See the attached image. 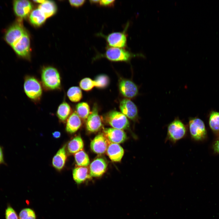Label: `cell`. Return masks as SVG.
I'll return each instance as SVG.
<instances>
[{
	"label": "cell",
	"mask_w": 219,
	"mask_h": 219,
	"mask_svg": "<svg viewBox=\"0 0 219 219\" xmlns=\"http://www.w3.org/2000/svg\"><path fill=\"white\" fill-rule=\"evenodd\" d=\"M42 85L47 90H55L60 89L61 77L57 69L52 66L43 67L41 72Z\"/></svg>",
	"instance_id": "cell-1"
},
{
	"label": "cell",
	"mask_w": 219,
	"mask_h": 219,
	"mask_svg": "<svg viewBox=\"0 0 219 219\" xmlns=\"http://www.w3.org/2000/svg\"><path fill=\"white\" fill-rule=\"evenodd\" d=\"M79 85L82 90L88 91L91 90L95 87L94 81L89 78H85L80 82Z\"/></svg>",
	"instance_id": "cell-30"
},
{
	"label": "cell",
	"mask_w": 219,
	"mask_h": 219,
	"mask_svg": "<svg viewBox=\"0 0 219 219\" xmlns=\"http://www.w3.org/2000/svg\"><path fill=\"white\" fill-rule=\"evenodd\" d=\"M66 120V130L69 133L76 132L82 124L81 119L75 112L72 113Z\"/></svg>",
	"instance_id": "cell-18"
},
{
	"label": "cell",
	"mask_w": 219,
	"mask_h": 219,
	"mask_svg": "<svg viewBox=\"0 0 219 219\" xmlns=\"http://www.w3.org/2000/svg\"><path fill=\"white\" fill-rule=\"evenodd\" d=\"M84 144L81 137L77 136L74 137L68 142L67 150L70 154H75L83 150Z\"/></svg>",
	"instance_id": "cell-21"
},
{
	"label": "cell",
	"mask_w": 219,
	"mask_h": 219,
	"mask_svg": "<svg viewBox=\"0 0 219 219\" xmlns=\"http://www.w3.org/2000/svg\"><path fill=\"white\" fill-rule=\"evenodd\" d=\"M5 163L3 148L0 145V165Z\"/></svg>",
	"instance_id": "cell-35"
},
{
	"label": "cell",
	"mask_w": 219,
	"mask_h": 219,
	"mask_svg": "<svg viewBox=\"0 0 219 219\" xmlns=\"http://www.w3.org/2000/svg\"><path fill=\"white\" fill-rule=\"evenodd\" d=\"M53 137L55 138H59L61 136V133L59 131H55L52 133Z\"/></svg>",
	"instance_id": "cell-37"
},
{
	"label": "cell",
	"mask_w": 219,
	"mask_h": 219,
	"mask_svg": "<svg viewBox=\"0 0 219 219\" xmlns=\"http://www.w3.org/2000/svg\"><path fill=\"white\" fill-rule=\"evenodd\" d=\"M100 0H90V2L92 4H98Z\"/></svg>",
	"instance_id": "cell-38"
},
{
	"label": "cell",
	"mask_w": 219,
	"mask_h": 219,
	"mask_svg": "<svg viewBox=\"0 0 219 219\" xmlns=\"http://www.w3.org/2000/svg\"><path fill=\"white\" fill-rule=\"evenodd\" d=\"M213 149L215 152L219 154V138L215 142L213 145Z\"/></svg>",
	"instance_id": "cell-36"
},
{
	"label": "cell",
	"mask_w": 219,
	"mask_h": 219,
	"mask_svg": "<svg viewBox=\"0 0 219 219\" xmlns=\"http://www.w3.org/2000/svg\"><path fill=\"white\" fill-rule=\"evenodd\" d=\"M38 9L43 12L47 18L54 14L57 11L55 3L51 1L46 0L39 5Z\"/></svg>",
	"instance_id": "cell-23"
},
{
	"label": "cell",
	"mask_w": 219,
	"mask_h": 219,
	"mask_svg": "<svg viewBox=\"0 0 219 219\" xmlns=\"http://www.w3.org/2000/svg\"><path fill=\"white\" fill-rule=\"evenodd\" d=\"M119 89L121 94L128 98L135 97L138 93L137 85L132 81L128 79H122L120 81Z\"/></svg>",
	"instance_id": "cell-12"
},
{
	"label": "cell",
	"mask_w": 219,
	"mask_h": 219,
	"mask_svg": "<svg viewBox=\"0 0 219 219\" xmlns=\"http://www.w3.org/2000/svg\"><path fill=\"white\" fill-rule=\"evenodd\" d=\"M66 147V145H64L58 150L53 158L52 165L57 170H61L64 166L67 159Z\"/></svg>",
	"instance_id": "cell-19"
},
{
	"label": "cell",
	"mask_w": 219,
	"mask_h": 219,
	"mask_svg": "<svg viewBox=\"0 0 219 219\" xmlns=\"http://www.w3.org/2000/svg\"><path fill=\"white\" fill-rule=\"evenodd\" d=\"M105 136L110 142L120 144L124 142L127 139L125 132L122 130L113 128H105L103 130Z\"/></svg>",
	"instance_id": "cell-14"
},
{
	"label": "cell",
	"mask_w": 219,
	"mask_h": 219,
	"mask_svg": "<svg viewBox=\"0 0 219 219\" xmlns=\"http://www.w3.org/2000/svg\"><path fill=\"white\" fill-rule=\"evenodd\" d=\"M120 108L121 113L130 120H135L138 118L137 107L131 100L127 99H123L120 102Z\"/></svg>",
	"instance_id": "cell-13"
},
{
	"label": "cell",
	"mask_w": 219,
	"mask_h": 219,
	"mask_svg": "<svg viewBox=\"0 0 219 219\" xmlns=\"http://www.w3.org/2000/svg\"><path fill=\"white\" fill-rule=\"evenodd\" d=\"M127 24L122 32H114L105 35L100 33L101 36L106 39L108 45L110 47L124 48L126 47L127 42V30L128 27Z\"/></svg>",
	"instance_id": "cell-6"
},
{
	"label": "cell",
	"mask_w": 219,
	"mask_h": 219,
	"mask_svg": "<svg viewBox=\"0 0 219 219\" xmlns=\"http://www.w3.org/2000/svg\"><path fill=\"white\" fill-rule=\"evenodd\" d=\"M67 94L70 100L74 103L79 102L82 97L81 89L77 86L70 88L67 91Z\"/></svg>",
	"instance_id": "cell-26"
},
{
	"label": "cell",
	"mask_w": 219,
	"mask_h": 219,
	"mask_svg": "<svg viewBox=\"0 0 219 219\" xmlns=\"http://www.w3.org/2000/svg\"><path fill=\"white\" fill-rule=\"evenodd\" d=\"M188 127L190 135L192 139L199 141L206 137L207 131L205 124L200 118L197 117L190 118Z\"/></svg>",
	"instance_id": "cell-5"
},
{
	"label": "cell",
	"mask_w": 219,
	"mask_h": 219,
	"mask_svg": "<svg viewBox=\"0 0 219 219\" xmlns=\"http://www.w3.org/2000/svg\"><path fill=\"white\" fill-rule=\"evenodd\" d=\"M72 175L74 180L77 184L81 183L91 177L87 167H75L73 170Z\"/></svg>",
	"instance_id": "cell-20"
},
{
	"label": "cell",
	"mask_w": 219,
	"mask_h": 219,
	"mask_svg": "<svg viewBox=\"0 0 219 219\" xmlns=\"http://www.w3.org/2000/svg\"><path fill=\"white\" fill-rule=\"evenodd\" d=\"M187 131L186 125L179 119L176 118L168 125L165 141L175 144L184 138Z\"/></svg>",
	"instance_id": "cell-2"
},
{
	"label": "cell",
	"mask_w": 219,
	"mask_h": 219,
	"mask_svg": "<svg viewBox=\"0 0 219 219\" xmlns=\"http://www.w3.org/2000/svg\"><path fill=\"white\" fill-rule=\"evenodd\" d=\"M76 110L78 116L83 120L87 119L91 113L89 104L84 102L78 103L76 106Z\"/></svg>",
	"instance_id": "cell-25"
},
{
	"label": "cell",
	"mask_w": 219,
	"mask_h": 219,
	"mask_svg": "<svg viewBox=\"0 0 219 219\" xmlns=\"http://www.w3.org/2000/svg\"><path fill=\"white\" fill-rule=\"evenodd\" d=\"M46 0H33V2H35L40 3V4L44 2Z\"/></svg>",
	"instance_id": "cell-39"
},
{
	"label": "cell",
	"mask_w": 219,
	"mask_h": 219,
	"mask_svg": "<svg viewBox=\"0 0 219 219\" xmlns=\"http://www.w3.org/2000/svg\"><path fill=\"white\" fill-rule=\"evenodd\" d=\"M23 87L25 94L30 99L35 101L40 99L42 89L40 82L36 78L26 76L24 78Z\"/></svg>",
	"instance_id": "cell-3"
},
{
	"label": "cell",
	"mask_w": 219,
	"mask_h": 219,
	"mask_svg": "<svg viewBox=\"0 0 219 219\" xmlns=\"http://www.w3.org/2000/svg\"><path fill=\"white\" fill-rule=\"evenodd\" d=\"M72 109L69 104L64 101L58 106L56 115L61 121L64 122L72 113Z\"/></svg>",
	"instance_id": "cell-22"
},
{
	"label": "cell",
	"mask_w": 219,
	"mask_h": 219,
	"mask_svg": "<svg viewBox=\"0 0 219 219\" xmlns=\"http://www.w3.org/2000/svg\"><path fill=\"white\" fill-rule=\"evenodd\" d=\"M109 143L106 151L107 155L112 161H120L124 155L123 149L119 144Z\"/></svg>",
	"instance_id": "cell-17"
},
{
	"label": "cell",
	"mask_w": 219,
	"mask_h": 219,
	"mask_svg": "<svg viewBox=\"0 0 219 219\" xmlns=\"http://www.w3.org/2000/svg\"><path fill=\"white\" fill-rule=\"evenodd\" d=\"M209 125L211 129L215 132H219V112L212 111L210 114Z\"/></svg>",
	"instance_id": "cell-28"
},
{
	"label": "cell",
	"mask_w": 219,
	"mask_h": 219,
	"mask_svg": "<svg viewBox=\"0 0 219 219\" xmlns=\"http://www.w3.org/2000/svg\"><path fill=\"white\" fill-rule=\"evenodd\" d=\"M69 2L71 5L75 7H80L84 4L85 2L84 0H69Z\"/></svg>",
	"instance_id": "cell-34"
},
{
	"label": "cell",
	"mask_w": 219,
	"mask_h": 219,
	"mask_svg": "<svg viewBox=\"0 0 219 219\" xmlns=\"http://www.w3.org/2000/svg\"><path fill=\"white\" fill-rule=\"evenodd\" d=\"M101 119L98 113L97 106L95 104L92 111L87 118L86 122L87 130L91 132L99 130L102 128L103 125Z\"/></svg>",
	"instance_id": "cell-11"
},
{
	"label": "cell",
	"mask_w": 219,
	"mask_h": 219,
	"mask_svg": "<svg viewBox=\"0 0 219 219\" xmlns=\"http://www.w3.org/2000/svg\"><path fill=\"white\" fill-rule=\"evenodd\" d=\"M13 8L15 15L21 20L26 17L32 10L31 2L26 0H14Z\"/></svg>",
	"instance_id": "cell-10"
},
{
	"label": "cell",
	"mask_w": 219,
	"mask_h": 219,
	"mask_svg": "<svg viewBox=\"0 0 219 219\" xmlns=\"http://www.w3.org/2000/svg\"><path fill=\"white\" fill-rule=\"evenodd\" d=\"M26 32L19 20L11 26L6 32L4 39L5 41L12 47L19 40Z\"/></svg>",
	"instance_id": "cell-8"
},
{
	"label": "cell",
	"mask_w": 219,
	"mask_h": 219,
	"mask_svg": "<svg viewBox=\"0 0 219 219\" xmlns=\"http://www.w3.org/2000/svg\"><path fill=\"white\" fill-rule=\"evenodd\" d=\"M46 19L44 14L38 8L33 11L30 16V22L36 26H40L43 24Z\"/></svg>",
	"instance_id": "cell-24"
},
{
	"label": "cell",
	"mask_w": 219,
	"mask_h": 219,
	"mask_svg": "<svg viewBox=\"0 0 219 219\" xmlns=\"http://www.w3.org/2000/svg\"><path fill=\"white\" fill-rule=\"evenodd\" d=\"M136 55L122 48L109 47H107L104 53L100 57L112 61L128 62Z\"/></svg>",
	"instance_id": "cell-4"
},
{
	"label": "cell",
	"mask_w": 219,
	"mask_h": 219,
	"mask_svg": "<svg viewBox=\"0 0 219 219\" xmlns=\"http://www.w3.org/2000/svg\"><path fill=\"white\" fill-rule=\"evenodd\" d=\"M107 165L105 160L102 158H98L90 164L89 173L91 177L101 176L106 170Z\"/></svg>",
	"instance_id": "cell-16"
},
{
	"label": "cell",
	"mask_w": 219,
	"mask_h": 219,
	"mask_svg": "<svg viewBox=\"0 0 219 219\" xmlns=\"http://www.w3.org/2000/svg\"><path fill=\"white\" fill-rule=\"evenodd\" d=\"M95 87L100 89L106 87L109 83V77L105 74L98 75L94 80Z\"/></svg>",
	"instance_id": "cell-29"
},
{
	"label": "cell",
	"mask_w": 219,
	"mask_h": 219,
	"mask_svg": "<svg viewBox=\"0 0 219 219\" xmlns=\"http://www.w3.org/2000/svg\"><path fill=\"white\" fill-rule=\"evenodd\" d=\"M5 217L6 219H18L16 211L10 205L8 206L6 209Z\"/></svg>",
	"instance_id": "cell-32"
},
{
	"label": "cell",
	"mask_w": 219,
	"mask_h": 219,
	"mask_svg": "<svg viewBox=\"0 0 219 219\" xmlns=\"http://www.w3.org/2000/svg\"><path fill=\"white\" fill-rule=\"evenodd\" d=\"M106 120L113 128L123 130L129 127V122L127 117L121 112L111 111L106 116Z\"/></svg>",
	"instance_id": "cell-7"
},
{
	"label": "cell",
	"mask_w": 219,
	"mask_h": 219,
	"mask_svg": "<svg viewBox=\"0 0 219 219\" xmlns=\"http://www.w3.org/2000/svg\"><path fill=\"white\" fill-rule=\"evenodd\" d=\"M19 219H36V215L34 211L30 208H24L20 211Z\"/></svg>",
	"instance_id": "cell-31"
},
{
	"label": "cell",
	"mask_w": 219,
	"mask_h": 219,
	"mask_svg": "<svg viewBox=\"0 0 219 219\" xmlns=\"http://www.w3.org/2000/svg\"><path fill=\"white\" fill-rule=\"evenodd\" d=\"M74 158L76 164L78 166L86 167L89 164V156L83 150L74 154Z\"/></svg>",
	"instance_id": "cell-27"
},
{
	"label": "cell",
	"mask_w": 219,
	"mask_h": 219,
	"mask_svg": "<svg viewBox=\"0 0 219 219\" xmlns=\"http://www.w3.org/2000/svg\"><path fill=\"white\" fill-rule=\"evenodd\" d=\"M30 41L26 31L23 36L11 47L19 56L27 58L30 56Z\"/></svg>",
	"instance_id": "cell-9"
},
{
	"label": "cell",
	"mask_w": 219,
	"mask_h": 219,
	"mask_svg": "<svg viewBox=\"0 0 219 219\" xmlns=\"http://www.w3.org/2000/svg\"><path fill=\"white\" fill-rule=\"evenodd\" d=\"M109 142L104 135L99 134L91 141L90 148L95 153L102 154L106 151Z\"/></svg>",
	"instance_id": "cell-15"
},
{
	"label": "cell",
	"mask_w": 219,
	"mask_h": 219,
	"mask_svg": "<svg viewBox=\"0 0 219 219\" xmlns=\"http://www.w3.org/2000/svg\"><path fill=\"white\" fill-rule=\"evenodd\" d=\"M115 1L114 0H100L99 4L101 6L110 7L114 5Z\"/></svg>",
	"instance_id": "cell-33"
}]
</instances>
